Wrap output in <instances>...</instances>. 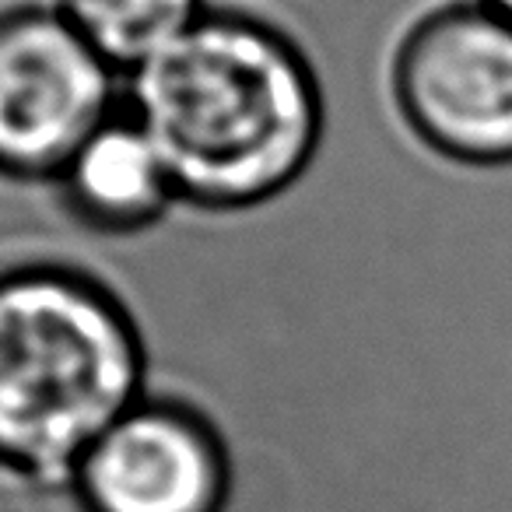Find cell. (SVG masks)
<instances>
[{
	"label": "cell",
	"mask_w": 512,
	"mask_h": 512,
	"mask_svg": "<svg viewBox=\"0 0 512 512\" xmlns=\"http://www.w3.org/2000/svg\"><path fill=\"white\" fill-rule=\"evenodd\" d=\"M123 99L162 151L179 204L249 211L320 158L330 99L292 32L207 8L169 50L123 78Z\"/></svg>",
	"instance_id": "6da1fadb"
},
{
	"label": "cell",
	"mask_w": 512,
	"mask_h": 512,
	"mask_svg": "<svg viewBox=\"0 0 512 512\" xmlns=\"http://www.w3.org/2000/svg\"><path fill=\"white\" fill-rule=\"evenodd\" d=\"M148 393V348L92 267L0 256V470L60 488Z\"/></svg>",
	"instance_id": "7a4b0ae2"
},
{
	"label": "cell",
	"mask_w": 512,
	"mask_h": 512,
	"mask_svg": "<svg viewBox=\"0 0 512 512\" xmlns=\"http://www.w3.org/2000/svg\"><path fill=\"white\" fill-rule=\"evenodd\" d=\"M386 102L414 144L467 169L512 165V25L481 0H442L397 36Z\"/></svg>",
	"instance_id": "3957f363"
},
{
	"label": "cell",
	"mask_w": 512,
	"mask_h": 512,
	"mask_svg": "<svg viewBox=\"0 0 512 512\" xmlns=\"http://www.w3.org/2000/svg\"><path fill=\"white\" fill-rule=\"evenodd\" d=\"M120 102L123 78L50 0L0 8V183H57Z\"/></svg>",
	"instance_id": "277c9868"
},
{
	"label": "cell",
	"mask_w": 512,
	"mask_h": 512,
	"mask_svg": "<svg viewBox=\"0 0 512 512\" xmlns=\"http://www.w3.org/2000/svg\"><path fill=\"white\" fill-rule=\"evenodd\" d=\"M71 488L85 512H225L232 456L200 407L148 390L92 442Z\"/></svg>",
	"instance_id": "5b68a950"
},
{
	"label": "cell",
	"mask_w": 512,
	"mask_h": 512,
	"mask_svg": "<svg viewBox=\"0 0 512 512\" xmlns=\"http://www.w3.org/2000/svg\"><path fill=\"white\" fill-rule=\"evenodd\" d=\"M53 193L74 225L109 239L148 232L179 204L169 165L127 99L74 151Z\"/></svg>",
	"instance_id": "8992f818"
},
{
	"label": "cell",
	"mask_w": 512,
	"mask_h": 512,
	"mask_svg": "<svg viewBox=\"0 0 512 512\" xmlns=\"http://www.w3.org/2000/svg\"><path fill=\"white\" fill-rule=\"evenodd\" d=\"M57 15L113 67L130 78L169 50L211 4L207 0H50Z\"/></svg>",
	"instance_id": "52a82bcc"
},
{
	"label": "cell",
	"mask_w": 512,
	"mask_h": 512,
	"mask_svg": "<svg viewBox=\"0 0 512 512\" xmlns=\"http://www.w3.org/2000/svg\"><path fill=\"white\" fill-rule=\"evenodd\" d=\"M484 8L488 11H495L498 18H505V22L512 25V0H481Z\"/></svg>",
	"instance_id": "ba28073f"
}]
</instances>
